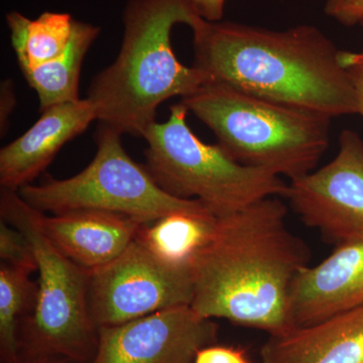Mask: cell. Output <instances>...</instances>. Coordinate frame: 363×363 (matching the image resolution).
Masks as SVG:
<instances>
[{
  "instance_id": "6da1fadb",
  "label": "cell",
  "mask_w": 363,
  "mask_h": 363,
  "mask_svg": "<svg viewBox=\"0 0 363 363\" xmlns=\"http://www.w3.org/2000/svg\"><path fill=\"white\" fill-rule=\"evenodd\" d=\"M286 214L278 197H269L216 217L192 259L197 314L269 335L295 328L291 289L311 252L286 226Z\"/></svg>"
},
{
  "instance_id": "7a4b0ae2",
  "label": "cell",
  "mask_w": 363,
  "mask_h": 363,
  "mask_svg": "<svg viewBox=\"0 0 363 363\" xmlns=\"http://www.w3.org/2000/svg\"><path fill=\"white\" fill-rule=\"evenodd\" d=\"M194 66L210 81L272 101L339 117L358 114L341 52L317 26L277 30L202 20L192 28Z\"/></svg>"
},
{
  "instance_id": "3957f363",
  "label": "cell",
  "mask_w": 363,
  "mask_h": 363,
  "mask_svg": "<svg viewBox=\"0 0 363 363\" xmlns=\"http://www.w3.org/2000/svg\"><path fill=\"white\" fill-rule=\"evenodd\" d=\"M202 20L187 0H128L121 51L88 91L97 121L121 135L143 138L162 102L209 82L200 69L179 61L171 40L174 26L192 30Z\"/></svg>"
},
{
  "instance_id": "277c9868",
  "label": "cell",
  "mask_w": 363,
  "mask_h": 363,
  "mask_svg": "<svg viewBox=\"0 0 363 363\" xmlns=\"http://www.w3.org/2000/svg\"><path fill=\"white\" fill-rule=\"evenodd\" d=\"M180 102L236 162L290 181L316 169L330 143V117L225 83L210 81Z\"/></svg>"
},
{
  "instance_id": "5b68a950",
  "label": "cell",
  "mask_w": 363,
  "mask_h": 363,
  "mask_svg": "<svg viewBox=\"0 0 363 363\" xmlns=\"http://www.w3.org/2000/svg\"><path fill=\"white\" fill-rule=\"evenodd\" d=\"M40 213L18 191L1 188V219L26 234L40 276L35 310L18 331L20 357L59 354L90 363L98 347V328L88 307L91 272L48 240L40 228Z\"/></svg>"
},
{
  "instance_id": "8992f818",
  "label": "cell",
  "mask_w": 363,
  "mask_h": 363,
  "mask_svg": "<svg viewBox=\"0 0 363 363\" xmlns=\"http://www.w3.org/2000/svg\"><path fill=\"white\" fill-rule=\"evenodd\" d=\"M187 107H169L166 123L143 135L147 169L157 185L180 199L198 200L216 216L269 197H285L288 184L264 169L243 166L221 145L202 142L189 128Z\"/></svg>"
},
{
  "instance_id": "52a82bcc",
  "label": "cell",
  "mask_w": 363,
  "mask_h": 363,
  "mask_svg": "<svg viewBox=\"0 0 363 363\" xmlns=\"http://www.w3.org/2000/svg\"><path fill=\"white\" fill-rule=\"evenodd\" d=\"M121 135L100 123L95 135L96 155L82 172L64 180L30 184L21 188L18 194L42 213L98 210L145 224L175 213L213 214L198 200L180 199L162 190L147 167L128 156Z\"/></svg>"
},
{
  "instance_id": "ba28073f",
  "label": "cell",
  "mask_w": 363,
  "mask_h": 363,
  "mask_svg": "<svg viewBox=\"0 0 363 363\" xmlns=\"http://www.w3.org/2000/svg\"><path fill=\"white\" fill-rule=\"evenodd\" d=\"M192 262L159 257L136 236L116 259L90 274L88 307L98 329L191 306Z\"/></svg>"
},
{
  "instance_id": "9c48e42d",
  "label": "cell",
  "mask_w": 363,
  "mask_h": 363,
  "mask_svg": "<svg viewBox=\"0 0 363 363\" xmlns=\"http://www.w3.org/2000/svg\"><path fill=\"white\" fill-rule=\"evenodd\" d=\"M285 198L301 221L336 245L363 238V140L344 130L337 156L291 180Z\"/></svg>"
},
{
  "instance_id": "30bf717a",
  "label": "cell",
  "mask_w": 363,
  "mask_h": 363,
  "mask_svg": "<svg viewBox=\"0 0 363 363\" xmlns=\"http://www.w3.org/2000/svg\"><path fill=\"white\" fill-rule=\"evenodd\" d=\"M218 326L191 306L171 308L98 329L90 363H194L202 348L217 341Z\"/></svg>"
},
{
  "instance_id": "8fae6325",
  "label": "cell",
  "mask_w": 363,
  "mask_h": 363,
  "mask_svg": "<svg viewBox=\"0 0 363 363\" xmlns=\"http://www.w3.org/2000/svg\"><path fill=\"white\" fill-rule=\"evenodd\" d=\"M363 305V238L336 245L329 257L302 269L291 289L296 327Z\"/></svg>"
},
{
  "instance_id": "7c38bea8",
  "label": "cell",
  "mask_w": 363,
  "mask_h": 363,
  "mask_svg": "<svg viewBox=\"0 0 363 363\" xmlns=\"http://www.w3.org/2000/svg\"><path fill=\"white\" fill-rule=\"evenodd\" d=\"M97 121L88 98L54 105L23 135L0 150V186L18 191L49 167L60 150Z\"/></svg>"
},
{
  "instance_id": "4fadbf2b",
  "label": "cell",
  "mask_w": 363,
  "mask_h": 363,
  "mask_svg": "<svg viewBox=\"0 0 363 363\" xmlns=\"http://www.w3.org/2000/svg\"><path fill=\"white\" fill-rule=\"evenodd\" d=\"M143 222L98 210H76L47 216L40 225L60 252L92 272L116 259L135 240Z\"/></svg>"
},
{
  "instance_id": "5bb4252c",
  "label": "cell",
  "mask_w": 363,
  "mask_h": 363,
  "mask_svg": "<svg viewBox=\"0 0 363 363\" xmlns=\"http://www.w3.org/2000/svg\"><path fill=\"white\" fill-rule=\"evenodd\" d=\"M260 363H363V305L269 335Z\"/></svg>"
},
{
  "instance_id": "9a60e30c",
  "label": "cell",
  "mask_w": 363,
  "mask_h": 363,
  "mask_svg": "<svg viewBox=\"0 0 363 363\" xmlns=\"http://www.w3.org/2000/svg\"><path fill=\"white\" fill-rule=\"evenodd\" d=\"M100 30L99 26L76 20L65 51L51 61L21 70L28 84L39 97L40 111L54 105L80 99L81 68Z\"/></svg>"
},
{
  "instance_id": "2e32d148",
  "label": "cell",
  "mask_w": 363,
  "mask_h": 363,
  "mask_svg": "<svg viewBox=\"0 0 363 363\" xmlns=\"http://www.w3.org/2000/svg\"><path fill=\"white\" fill-rule=\"evenodd\" d=\"M6 21L21 70L33 68L65 51L73 35L75 18L68 13L45 11L35 20L9 11Z\"/></svg>"
},
{
  "instance_id": "e0dca14e",
  "label": "cell",
  "mask_w": 363,
  "mask_h": 363,
  "mask_svg": "<svg viewBox=\"0 0 363 363\" xmlns=\"http://www.w3.org/2000/svg\"><path fill=\"white\" fill-rule=\"evenodd\" d=\"M214 214L175 213L143 224L138 238L152 252L172 262H192L213 229Z\"/></svg>"
},
{
  "instance_id": "ac0fdd59",
  "label": "cell",
  "mask_w": 363,
  "mask_h": 363,
  "mask_svg": "<svg viewBox=\"0 0 363 363\" xmlns=\"http://www.w3.org/2000/svg\"><path fill=\"white\" fill-rule=\"evenodd\" d=\"M30 272L0 264V357L1 363L20 358L18 331L37 304L38 284Z\"/></svg>"
},
{
  "instance_id": "d6986e66",
  "label": "cell",
  "mask_w": 363,
  "mask_h": 363,
  "mask_svg": "<svg viewBox=\"0 0 363 363\" xmlns=\"http://www.w3.org/2000/svg\"><path fill=\"white\" fill-rule=\"evenodd\" d=\"M0 259L4 264L30 274L38 271L37 259L26 234L2 219L0 221Z\"/></svg>"
},
{
  "instance_id": "ffe728a7",
  "label": "cell",
  "mask_w": 363,
  "mask_h": 363,
  "mask_svg": "<svg viewBox=\"0 0 363 363\" xmlns=\"http://www.w3.org/2000/svg\"><path fill=\"white\" fill-rule=\"evenodd\" d=\"M324 13L344 26H362L363 0H325Z\"/></svg>"
},
{
  "instance_id": "44dd1931",
  "label": "cell",
  "mask_w": 363,
  "mask_h": 363,
  "mask_svg": "<svg viewBox=\"0 0 363 363\" xmlns=\"http://www.w3.org/2000/svg\"><path fill=\"white\" fill-rule=\"evenodd\" d=\"M194 363H250L245 353L238 348L210 345L196 355Z\"/></svg>"
},
{
  "instance_id": "7402d4cb",
  "label": "cell",
  "mask_w": 363,
  "mask_h": 363,
  "mask_svg": "<svg viewBox=\"0 0 363 363\" xmlns=\"http://www.w3.org/2000/svg\"><path fill=\"white\" fill-rule=\"evenodd\" d=\"M341 63L347 69L357 91L358 114L363 117V57L359 52H341Z\"/></svg>"
},
{
  "instance_id": "603a6c76",
  "label": "cell",
  "mask_w": 363,
  "mask_h": 363,
  "mask_svg": "<svg viewBox=\"0 0 363 363\" xmlns=\"http://www.w3.org/2000/svg\"><path fill=\"white\" fill-rule=\"evenodd\" d=\"M16 104V89L11 79L2 81L0 87V133L1 138L6 135L9 128V118Z\"/></svg>"
},
{
  "instance_id": "cb8c5ba5",
  "label": "cell",
  "mask_w": 363,
  "mask_h": 363,
  "mask_svg": "<svg viewBox=\"0 0 363 363\" xmlns=\"http://www.w3.org/2000/svg\"><path fill=\"white\" fill-rule=\"evenodd\" d=\"M200 18L207 21H220L227 0H187Z\"/></svg>"
},
{
  "instance_id": "d4e9b609",
  "label": "cell",
  "mask_w": 363,
  "mask_h": 363,
  "mask_svg": "<svg viewBox=\"0 0 363 363\" xmlns=\"http://www.w3.org/2000/svg\"><path fill=\"white\" fill-rule=\"evenodd\" d=\"M16 363H83L73 358L59 354L30 355L21 357Z\"/></svg>"
},
{
  "instance_id": "484cf974",
  "label": "cell",
  "mask_w": 363,
  "mask_h": 363,
  "mask_svg": "<svg viewBox=\"0 0 363 363\" xmlns=\"http://www.w3.org/2000/svg\"><path fill=\"white\" fill-rule=\"evenodd\" d=\"M362 28H363V23H362ZM359 54L362 55V56L363 57V50H362V52H359Z\"/></svg>"
}]
</instances>
